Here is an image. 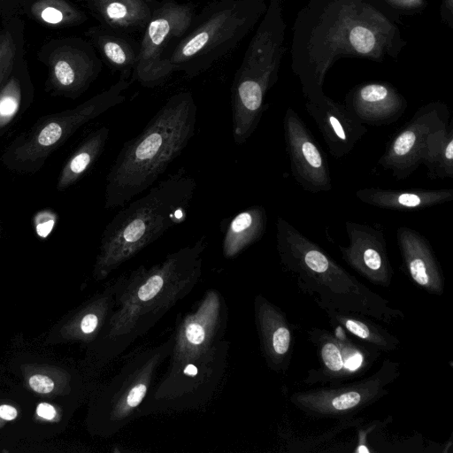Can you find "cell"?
<instances>
[{"label": "cell", "instance_id": "cell-27", "mask_svg": "<svg viewBox=\"0 0 453 453\" xmlns=\"http://www.w3.org/2000/svg\"><path fill=\"white\" fill-rule=\"evenodd\" d=\"M422 165L426 167L430 179L453 177V126L451 120L429 136Z\"/></svg>", "mask_w": 453, "mask_h": 453}, {"label": "cell", "instance_id": "cell-7", "mask_svg": "<svg viewBox=\"0 0 453 453\" xmlns=\"http://www.w3.org/2000/svg\"><path fill=\"white\" fill-rule=\"evenodd\" d=\"M133 82L131 75L119 74L117 82L77 106L42 117L6 147L0 157L2 164L19 174L39 172L79 128L124 103L123 93Z\"/></svg>", "mask_w": 453, "mask_h": 453}, {"label": "cell", "instance_id": "cell-16", "mask_svg": "<svg viewBox=\"0 0 453 453\" xmlns=\"http://www.w3.org/2000/svg\"><path fill=\"white\" fill-rule=\"evenodd\" d=\"M306 111L336 159L349 154L368 131L347 107L325 96L309 102Z\"/></svg>", "mask_w": 453, "mask_h": 453}, {"label": "cell", "instance_id": "cell-24", "mask_svg": "<svg viewBox=\"0 0 453 453\" xmlns=\"http://www.w3.org/2000/svg\"><path fill=\"white\" fill-rule=\"evenodd\" d=\"M267 214L261 205L250 206L228 222L222 241L223 255L234 258L259 241L265 233Z\"/></svg>", "mask_w": 453, "mask_h": 453}, {"label": "cell", "instance_id": "cell-9", "mask_svg": "<svg viewBox=\"0 0 453 453\" xmlns=\"http://www.w3.org/2000/svg\"><path fill=\"white\" fill-rule=\"evenodd\" d=\"M192 3L162 0L145 27L140 41L138 60L132 80L142 87L164 84L173 73L165 57L186 34L196 13Z\"/></svg>", "mask_w": 453, "mask_h": 453}, {"label": "cell", "instance_id": "cell-32", "mask_svg": "<svg viewBox=\"0 0 453 453\" xmlns=\"http://www.w3.org/2000/svg\"><path fill=\"white\" fill-rule=\"evenodd\" d=\"M36 414L45 420H53L57 416L55 407L48 403H41L36 407Z\"/></svg>", "mask_w": 453, "mask_h": 453}, {"label": "cell", "instance_id": "cell-17", "mask_svg": "<svg viewBox=\"0 0 453 453\" xmlns=\"http://www.w3.org/2000/svg\"><path fill=\"white\" fill-rule=\"evenodd\" d=\"M255 323L260 349L269 368H288L292 348V332L283 311L258 295L254 300Z\"/></svg>", "mask_w": 453, "mask_h": 453}, {"label": "cell", "instance_id": "cell-30", "mask_svg": "<svg viewBox=\"0 0 453 453\" xmlns=\"http://www.w3.org/2000/svg\"><path fill=\"white\" fill-rule=\"evenodd\" d=\"M349 41L355 50L360 53H368L375 44L374 35L364 27H355L349 33Z\"/></svg>", "mask_w": 453, "mask_h": 453}, {"label": "cell", "instance_id": "cell-4", "mask_svg": "<svg viewBox=\"0 0 453 453\" xmlns=\"http://www.w3.org/2000/svg\"><path fill=\"white\" fill-rule=\"evenodd\" d=\"M276 248L283 270L325 311L352 313L387 324L403 319L402 311L357 280L281 217L276 221Z\"/></svg>", "mask_w": 453, "mask_h": 453}, {"label": "cell", "instance_id": "cell-25", "mask_svg": "<svg viewBox=\"0 0 453 453\" xmlns=\"http://www.w3.org/2000/svg\"><path fill=\"white\" fill-rule=\"evenodd\" d=\"M110 130L103 126L89 133L63 165L56 188L64 191L76 183L104 153Z\"/></svg>", "mask_w": 453, "mask_h": 453}, {"label": "cell", "instance_id": "cell-11", "mask_svg": "<svg viewBox=\"0 0 453 453\" xmlns=\"http://www.w3.org/2000/svg\"><path fill=\"white\" fill-rule=\"evenodd\" d=\"M38 58L48 69L45 90L70 99L84 94L103 67L90 42L80 37L51 40L42 47Z\"/></svg>", "mask_w": 453, "mask_h": 453}, {"label": "cell", "instance_id": "cell-28", "mask_svg": "<svg viewBox=\"0 0 453 453\" xmlns=\"http://www.w3.org/2000/svg\"><path fill=\"white\" fill-rule=\"evenodd\" d=\"M29 14L36 21L54 27L78 26L88 19L68 0H35L29 7Z\"/></svg>", "mask_w": 453, "mask_h": 453}, {"label": "cell", "instance_id": "cell-18", "mask_svg": "<svg viewBox=\"0 0 453 453\" xmlns=\"http://www.w3.org/2000/svg\"><path fill=\"white\" fill-rule=\"evenodd\" d=\"M402 263L410 278L430 294L441 295L444 278L431 244L419 232L408 226L396 230Z\"/></svg>", "mask_w": 453, "mask_h": 453}, {"label": "cell", "instance_id": "cell-29", "mask_svg": "<svg viewBox=\"0 0 453 453\" xmlns=\"http://www.w3.org/2000/svg\"><path fill=\"white\" fill-rule=\"evenodd\" d=\"M15 28L8 26L0 31V88L12 74L19 58L22 55V44L19 42Z\"/></svg>", "mask_w": 453, "mask_h": 453}, {"label": "cell", "instance_id": "cell-12", "mask_svg": "<svg viewBox=\"0 0 453 453\" xmlns=\"http://www.w3.org/2000/svg\"><path fill=\"white\" fill-rule=\"evenodd\" d=\"M341 333L322 329L309 333L316 348L319 368L308 372L305 384L334 385L356 379L369 371L381 353L362 342L349 340L342 328Z\"/></svg>", "mask_w": 453, "mask_h": 453}, {"label": "cell", "instance_id": "cell-26", "mask_svg": "<svg viewBox=\"0 0 453 453\" xmlns=\"http://www.w3.org/2000/svg\"><path fill=\"white\" fill-rule=\"evenodd\" d=\"M329 319L338 324L362 342L388 352L396 349L399 340L382 326L375 324L372 319L347 312L325 311Z\"/></svg>", "mask_w": 453, "mask_h": 453}, {"label": "cell", "instance_id": "cell-20", "mask_svg": "<svg viewBox=\"0 0 453 453\" xmlns=\"http://www.w3.org/2000/svg\"><path fill=\"white\" fill-rule=\"evenodd\" d=\"M100 25L127 34L143 32L158 0H80Z\"/></svg>", "mask_w": 453, "mask_h": 453}, {"label": "cell", "instance_id": "cell-21", "mask_svg": "<svg viewBox=\"0 0 453 453\" xmlns=\"http://www.w3.org/2000/svg\"><path fill=\"white\" fill-rule=\"evenodd\" d=\"M363 203L380 209L412 211L426 210L453 200V188L386 189L365 188L356 192Z\"/></svg>", "mask_w": 453, "mask_h": 453}, {"label": "cell", "instance_id": "cell-22", "mask_svg": "<svg viewBox=\"0 0 453 453\" xmlns=\"http://www.w3.org/2000/svg\"><path fill=\"white\" fill-rule=\"evenodd\" d=\"M86 35L112 71L132 76L138 60L140 42L130 34L100 24L91 27Z\"/></svg>", "mask_w": 453, "mask_h": 453}, {"label": "cell", "instance_id": "cell-6", "mask_svg": "<svg viewBox=\"0 0 453 453\" xmlns=\"http://www.w3.org/2000/svg\"><path fill=\"white\" fill-rule=\"evenodd\" d=\"M257 0H215L196 14L165 61L188 78L208 70L243 38L257 16Z\"/></svg>", "mask_w": 453, "mask_h": 453}, {"label": "cell", "instance_id": "cell-34", "mask_svg": "<svg viewBox=\"0 0 453 453\" xmlns=\"http://www.w3.org/2000/svg\"><path fill=\"white\" fill-rule=\"evenodd\" d=\"M0 236H1V227H0Z\"/></svg>", "mask_w": 453, "mask_h": 453}, {"label": "cell", "instance_id": "cell-8", "mask_svg": "<svg viewBox=\"0 0 453 453\" xmlns=\"http://www.w3.org/2000/svg\"><path fill=\"white\" fill-rule=\"evenodd\" d=\"M173 334L163 342L136 349L125 357L119 371L102 388L96 407V429L112 436L138 418L139 409L168 358Z\"/></svg>", "mask_w": 453, "mask_h": 453}, {"label": "cell", "instance_id": "cell-2", "mask_svg": "<svg viewBox=\"0 0 453 453\" xmlns=\"http://www.w3.org/2000/svg\"><path fill=\"white\" fill-rule=\"evenodd\" d=\"M206 247L203 235L159 263L120 275L116 306L98 347L102 365L119 357L191 292L202 276Z\"/></svg>", "mask_w": 453, "mask_h": 453}, {"label": "cell", "instance_id": "cell-14", "mask_svg": "<svg viewBox=\"0 0 453 453\" xmlns=\"http://www.w3.org/2000/svg\"><path fill=\"white\" fill-rule=\"evenodd\" d=\"M283 134L291 174L306 191L332 189L326 156L300 116L288 108L283 117Z\"/></svg>", "mask_w": 453, "mask_h": 453}, {"label": "cell", "instance_id": "cell-10", "mask_svg": "<svg viewBox=\"0 0 453 453\" xmlns=\"http://www.w3.org/2000/svg\"><path fill=\"white\" fill-rule=\"evenodd\" d=\"M399 365L386 360L372 375L355 382H342L313 390L299 391L290 396L295 406L309 416L340 418L361 411L388 393L397 378Z\"/></svg>", "mask_w": 453, "mask_h": 453}, {"label": "cell", "instance_id": "cell-15", "mask_svg": "<svg viewBox=\"0 0 453 453\" xmlns=\"http://www.w3.org/2000/svg\"><path fill=\"white\" fill-rule=\"evenodd\" d=\"M345 229L349 244L339 246L342 259L372 284L388 287L394 271L381 226L348 220Z\"/></svg>", "mask_w": 453, "mask_h": 453}, {"label": "cell", "instance_id": "cell-33", "mask_svg": "<svg viewBox=\"0 0 453 453\" xmlns=\"http://www.w3.org/2000/svg\"><path fill=\"white\" fill-rule=\"evenodd\" d=\"M18 411L16 408L10 404L0 405V418L4 420H13L17 418Z\"/></svg>", "mask_w": 453, "mask_h": 453}, {"label": "cell", "instance_id": "cell-3", "mask_svg": "<svg viewBox=\"0 0 453 453\" xmlns=\"http://www.w3.org/2000/svg\"><path fill=\"white\" fill-rule=\"evenodd\" d=\"M196 113L190 92L174 94L123 143L106 176L104 209L127 204L158 180L195 135Z\"/></svg>", "mask_w": 453, "mask_h": 453}, {"label": "cell", "instance_id": "cell-5", "mask_svg": "<svg viewBox=\"0 0 453 453\" xmlns=\"http://www.w3.org/2000/svg\"><path fill=\"white\" fill-rule=\"evenodd\" d=\"M196 188V180L180 168L119 211L103 231L96 278H106L170 228L182 224Z\"/></svg>", "mask_w": 453, "mask_h": 453}, {"label": "cell", "instance_id": "cell-31", "mask_svg": "<svg viewBox=\"0 0 453 453\" xmlns=\"http://www.w3.org/2000/svg\"><path fill=\"white\" fill-rule=\"evenodd\" d=\"M28 385L32 390L38 394H49L55 387L52 379L42 374H34L28 379Z\"/></svg>", "mask_w": 453, "mask_h": 453}, {"label": "cell", "instance_id": "cell-1", "mask_svg": "<svg viewBox=\"0 0 453 453\" xmlns=\"http://www.w3.org/2000/svg\"><path fill=\"white\" fill-rule=\"evenodd\" d=\"M226 326L225 313L206 302L179 316L166 372L150 389L138 418L197 409L211 399L227 365Z\"/></svg>", "mask_w": 453, "mask_h": 453}, {"label": "cell", "instance_id": "cell-19", "mask_svg": "<svg viewBox=\"0 0 453 453\" xmlns=\"http://www.w3.org/2000/svg\"><path fill=\"white\" fill-rule=\"evenodd\" d=\"M364 125L388 126L403 115L406 103L382 84H368L358 89L346 106Z\"/></svg>", "mask_w": 453, "mask_h": 453}, {"label": "cell", "instance_id": "cell-13", "mask_svg": "<svg viewBox=\"0 0 453 453\" xmlns=\"http://www.w3.org/2000/svg\"><path fill=\"white\" fill-rule=\"evenodd\" d=\"M450 121L447 108L430 104L418 109L387 142L378 165L399 180L411 175L420 165L429 136Z\"/></svg>", "mask_w": 453, "mask_h": 453}, {"label": "cell", "instance_id": "cell-23", "mask_svg": "<svg viewBox=\"0 0 453 453\" xmlns=\"http://www.w3.org/2000/svg\"><path fill=\"white\" fill-rule=\"evenodd\" d=\"M35 88L27 61L21 55L15 67L0 88V138L30 107Z\"/></svg>", "mask_w": 453, "mask_h": 453}]
</instances>
